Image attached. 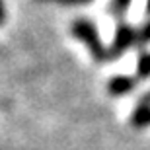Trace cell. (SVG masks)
<instances>
[{
	"label": "cell",
	"instance_id": "obj_1",
	"mask_svg": "<svg viewBox=\"0 0 150 150\" xmlns=\"http://www.w3.org/2000/svg\"><path fill=\"white\" fill-rule=\"evenodd\" d=\"M72 31H74V35H76L78 39H82L84 43L88 45V49L92 51V57H94V59L103 61V59L109 57V51L103 47V43H101V39H100V35H98V31H96V28L88 22V20L74 22Z\"/></svg>",
	"mask_w": 150,
	"mask_h": 150
},
{
	"label": "cell",
	"instance_id": "obj_2",
	"mask_svg": "<svg viewBox=\"0 0 150 150\" xmlns=\"http://www.w3.org/2000/svg\"><path fill=\"white\" fill-rule=\"evenodd\" d=\"M137 39V33H134L133 28H129V25H119L117 29V35H115V41H113V47L109 49V57H119V53H123L125 49H129L133 41Z\"/></svg>",
	"mask_w": 150,
	"mask_h": 150
},
{
	"label": "cell",
	"instance_id": "obj_3",
	"mask_svg": "<svg viewBox=\"0 0 150 150\" xmlns=\"http://www.w3.org/2000/svg\"><path fill=\"white\" fill-rule=\"evenodd\" d=\"M134 86V80L129 76H117L113 78L111 82H109V92L115 96H121V94H127V92H131Z\"/></svg>",
	"mask_w": 150,
	"mask_h": 150
},
{
	"label": "cell",
	"instance_id": "obj_4",
	"mask_svg": "<svg viewBox=\"0 0 150 150\" xmlns=\"http://www.w3.org/2000/svg\"><path fill=\"white\" fill-rule=\"evenodd\" d=\"M150 123V105L142 103L140 107H137V111L133 113V125L134 127H144Z\"/></svg>",
	"mask_w": 150,
	"mask_h": 150
},
{
	"label": "cell",
	"instance_id": "obj_5",
	"mask_svg": "<svg viewBox=\"0 0 150 150\" xmlns=\"http://www.w3.org/2000/svg\"><path fill=\"white\" fill-rule=\"evenodd\" d=\"M137 72L139 78H148L150 76V55L148 53H142L139 59V64H137Z\"/></svg>",
	"mask_w": 150,
	"mask_h": 150
},
{
	"label": "cell",
	"instance_id": "obj_6",
	"mask_svg": "<svg viewBox=\"0 0 150 150\" xmlns=\"http://www.w3.org/2000/svg\"><path fill=\"white\" fill-rule=\"evenodd\" d=\"M140 39H142V41H150V23H146L144 28H142V31H140Z\"/></svg>",
	"mask_w": 150,
	"mask_h": 150
},
{
	"label": "cell",
	"instance_id": "obj_7",
	"mask_svg": "<svg viewBox=\"0 0 150 150\" xmlns=\"http://www.w3.org/2000/svg\"><path fill=\"white\" fill-rule=\"evenodd\" d=\"M131 0H115V6H117V10H127V6Z\"/></svg>",
	"mask_w": 150,
	"mask_h": 150
},
{
	"label": "cell",
	"instance_id": "obj_8",
	"mask_svg": "<svg viewBox=\"0 0 150 150\" xmlns=\"http://www.w3.org/2000/svg\"><path fill=\"white\" fill-rule=\"evenodd\" d=\"M53 2H64V4H76V2H88V0H53Z\"/></svg>",
	"mask_w": 150,
	"mask_h": 150
},
{
	"label": "cell",
	"instance_id": "obj_9",
	"mask_svg": "<svg viewBox=\"0 0 150 150\" xmlns=\"http://www.w3.org/2000/svg\"><path fill=\"white\" fill-rule=\"evenodd\" d=\"M146 12H148V14H150V0H148V8H146Z\"/></svg>",
	"mask_w": 150,
	"mask_h": 150
}]
</instances>
